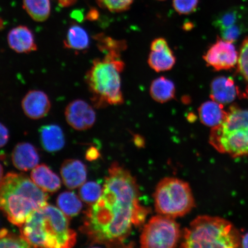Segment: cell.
Wrapping results in <instances>:
<instances>
[{
    "mask_svg": "<svg viewBox=\"0 0 248 248\" xmlns=\"http://www.w3.org/2000/svg\"><path fill=\"white\" fill-rule=\"evenodd\" d=\"M137 183L128 170L114 163L108 170L100 199L86 212L82 231L92 244L120 247L133 225L145 221L148 211L139 204Z\"/></svg>",
    "mask_w": 248,
    "mask_h": 248,
    "instance_id": "1",
    "label": "cell"
},
{
    "mask_svg": "<svg viewBox=\"0 0 248 248\" xmlns=\"http://www.w3.org/2000/svg\"><path fill=\"white\" fill-rule=\"evenodd\" d=\"M48 200L46 192L23 173H8L0 184V210L18 227L46 206Z\"/></svg>",
    "mask_w": 248,
    "mask_h": 248,
    "instance_id": "2",
    "label": "cell"
},
{
    "mask_svg": "<svg viewBox=\"0 0 248 248\" xmlns=\"http://www.w3.org/2000/svg\"><path fill=\"white\" fill-rule=\"evenodd\" d=\"M19 228L31 247L69 248L76 244L77 234L70 228L68 217L48 204L35 211Z\"/></svg>",
    "mask_w": 248,
    "mask_h": 248,
    "instance_id": "3",
    "label": "cell"
},
{
    "mask_svg": "<svg viewBox=\"0 0 248 248\" xmlns=\"http://www.w3.org/2000/svg\"><path fill=\"white\" fill-rule=\"evenodd\" d=\"M124 69L125 63L121 56L106 54L93 61L85 80L95 108L124 103L121 74Z\"/></svg>",
    "mask_w": 248,
    "mask_h": 248,
    "instance_id": "4",
    "label": "cell"
},
{
    "mask_svg": "<svg viewBox=\"0 0 248 248\" xmlns=\"http://www.w3.org/2000/svg\"><path fill=\"white\" fill-rule=\"evenodd\" d=\"M241 235L231 222L218 217L198 216L186 229L183 248L240 247Z\"/></svg>",
    "mask_w": 248,
    "mask_h": 248,
    "instance_id": "5",
    "label": "cell"
},
{
    "mask_svg": "<svg viewBox=\"0 0 248 248\" xmlns=\"http://www.w3.org/2000/svg\"><path fill=\"white\" fill-rule=\"evenodd\" d=\"M209 142L220 153L248 156V110L232 107L223 122L212 128Z\"/></svg>",
    "mask_w": 248,
    "mask_h": 248,
    "instance_id": "6",
    "label": "cell"
},
{
    "mask_svg": "<svg viewBox=\"0 0 248 248\" xmlns=\"http://www.w3.org/2000/svg\"><path fill=\"white\" fill-rule=\"evenodd\" d=\"M154 199L157 212L173 218L187 215L195 206L190 186L176 178L162 180L157 186Z\"/></svg>",
    "mask_w": 248,
    "mask_h": 248,
    "instance_id": "7",
    "label": "cell"
},
{
    "mask_svg": "<svg viewBox=\"0 0 248 248\" xmlns=\"http://www.w3.org/2000/svg\"><path fill=\"white\" fill-rule=\"evenodd\" d=\"M181 235L179 225L174 218L163 215L155 216L144 226L140 237L141 247L174 248Z\"/></svg>",
    "mask_w": 248,
    "mask_h": 248,
    "instance_id": "8",
    "label": "cell"
},
{
    "mask_svg": "<svg viewBox=\"0 0 248 248\" xmlns=\"http://www.w3.org/2000/svg\"><path fill=\"white\" fill-rule=\"evenodd\" d=\"M214 25L221 38L234 43L248 31V14L244 8L232 7L217 16Z\"/></svg>",
    "mask_w": 248,
    "mask_h": 248,
    "instance_id": "9",
    "label": "cell"
},
{
    "mask_svg": "<svg viewBox=\"0 0 248 248\" xmlns=\"http://www.w3.org/2000/svg\"><path fill=\"white\" fill-rule=\"evenodd\" d=\"M207 66L216 71L232 69L238 63V53L233 43L218 36L203 57Z\"/></svg>",
    "mask_w": 248,
    "mask_h": 248,
    "instance_id": "10",
    "label": "cell"
},
{
    "mask_svg": "<svg viewBox=\"0 0 248 248\" xmlns=\"http://www.w3.org/2000/svg\"><path fill=\"white\" fill-rule=\"evenodd\" d=\"M68 124L78 131L91 128L96 121V114L91 105L82 100H76L68 104L65 109Z\"/></svg>",
    "mask_w": 248,
    "mask_h": 248,
    "instance_id": "11",
    "label": "cell"
},
{
    "mask_svg": "<svg viewBox=\"0 0 248 248\" xmlns=\"http://www.w3.org/2000/svg\"><path fill=\"white\" fill-rule=\"evenodd\" d=\"M176 63V58L167 40L163 38L155 39L151 43V52L148 63L156 72L172 69Z\"/></svg>",
    "mask_w": 248,
    "mask_h": 248,
    "instance_id": "12",
    "label": "cell"
},
{
    "mask_svg": "<svg viewBox=\"0 0 248 248\" xmlns=\"http://www.w3.org/2000/svg\"><path fill=\"white\" fill-rule=\"evenodd\" d=\"M24 113L32 120H39L47 115L51 107V101L46 93L41 91H29L21 101Z\"/></svg>",
    "mask_w": 248,
    "mask_h": 248,
    "instance_id": "13",
    "label": "cell"
},
{
    "mask_svg": "<svg viewBox=\"0 0 248 248\" xmlns=\"http://www.w3.org/2000/svg\"><path fill=\"white\" fill-rule=\"evenodd\" d=\"M7 40L10 48L17 53L28 54L38 49L35 36L32 31L26 26L14 28L9 31Z\"/></svg>",
    "mask_w": 248,
    "mask_h": 248,
    "instance_id": "14",
    "label": "cell"
},
{
    "mask_svg": "<svg viewBox=\"0 0 248 248\" xmlns=\"http://www.w3.org/2000/svg\"><path fill=\"white\" fill-rule=\"evenodd\" d=\"M61 173L64 184L71 190L80 187L86 181V167L79 160H65L62 164Z\"/></svg>",
    "mask_w": 248,
    "mask_h": 248,
    "instance_id": "15",
    "label": "cell"
},
{
    "mask_svg": "<svg viewBox=\"0 0 248 248\" xmlns=\"http://www.w3.org/2000/svg\"><path fill=\"white\" fill-rule=\"evenodd\" d=\"M14 166L18 170L28 171L38 165L40 157L38 150L29 142L16 145L12 154Z\"/></svg>",
    "mask_w": 248,
    "mask_h": 248,
    "instance_id": "16",
    "label": "cell"
},
{
    "mask_svg": "<svg viewBox=\"0 0 248 248\" xmlns=\"http://www.w3.org/2000/svg\"><path fill=\"white\" fill-rule=\"evenodd\" d=\"M237 93V88L231 78L217 77L211 83L210 98L219 104L231 103L236 98Z\"/></svg>",
    "mask_w": 248,
    "mask_h": 248,
    "instance_id": "17",
    "label": "cell"
},
{
    "mask_svg": "<svg viewBox=\"0 0 248 248\" xmlns=\"http://www.w3.org/2000/svg\"><path fill=\"white\" fill-rule=\"evenodd\" d=\"M31 178L36 185L46 193H54L61 187L60 177L46 164H40L33 169Z\"/></svg>",
    "mask_w": 248,
    "mask_h": 248,
    "instance_id": "18",
    "label": "cell"
},
{
    "mask_svg": "<svg viewBox=\"0 0 248 248\" xmlns=\"http://www.w3.org/2000/svg\"><path fill=\"white\" fill-rule=\"evenodd\" d=\"M42 146L48 153H57L63 148L65 138L63 131L60 126L49 124L40 127L39 130Z\"/></svg>",
    "mask_w": 248,
    "mask_h": 248,
    "instance_id": "19",
    "label": "cell"
},
{
    "mask_svg": "<svg viewBox=\"0 0 248 248\" xmlns=\"http://www.w3.org/2000/svg\"><path fill=\"white\" fill-rule=\"evenodd\" d=\"M222 105L213 100L202 104L198 108L201 123L212 128L220 125L228 113V111L224 110Z\"/></svg>",
    "mask_w": 248,
    "mask_h": 248,
    "instance_id": "20",
    "label": "cell"
},
{
    "mask_svg": "<svg viewBox=\"0 0 248 248\" xmlns=\"http://www.w3.org/2000/svg\"><path fill=\"white\" fill-rule=\"evenodd\" d=\"M150 92L154 100L163 104L174 99L176 88L171 80L160 77L152 82Z\"/></svg>",
    "mask_w": 248,
    "mask_h": 248,
    "instance_id": "21",
    "label": "cell"
},
{
    "mask_svg": "<svg viewBox=\"0 0 248 248\" xmlns=\"http://www.w3.org/2000/svg\"><path fill=\"white\" fill-rule=\"evenodd\" d=\"M63 43L66 48L76 51L86 50L90 46V38L88 32L83 27L73 24L68 30Z\"/></svg>",
    "mask_w": 248,
    "mask_h": 248,
    "instance_id": "22",
    "label": "cell"
},
{
    "mask_svg": "<svg viewBox=\"0 0 248 248\" xmlns=\"http://www.w3.org/2000/svg\"><path fill=\"white\" fill-rule=\"evenodd\" d=\"M57 205L68 218H73L79 215L82 209V203L75 193L65 191L59 195Z\"/></svg>",
    "mask_w": 248,
    "mask_h": 248,
    "instance_id": "23",
    "label": "cell"
},
{
    "mask_svg": "<svg viewBox=\"0 0 248 248\" xmlns=\"http://www.w3.org/2000/svg\"><path fill=\"white\" fill-rule=\"evenodd\" d=\"M23 8L33 20L43 22L51 14L49 0H23Z\"/></svg>",
    "mask_w": 248,
    "mask_h": 248,
    "instance_id": "24",
    "label": "cell"
},
{
    "mask_svg": "<svg viewBox=\"0 0 248 248\" xmlns=\"http://www.w3.org/2000/svg\"><path fill=\"white\" fill-rule=\"evenodd\" d=\"M97 46L100 51L105 55H120L125 50L127 45L124 40H118L111 38L104 33L97 34L94 36Z\"/></svg>",
    "mask_w": 248,
    "mask_h": 248,
    "instance_id": "25",
    "label": "cell"
},
{
    "mask_svg": "<svg viewBox=\"0 0 248 248\" xmlns=\"http://www.w3.org/2000/svg\"><path fill=\"white\" fill-rule=\"evenodd\" d=\"M103 192V187L95 182H89L80 186L79 195L85 203L93 204L100 199Z\"/></svg>",
    "mask_w": 248,
    "mask_h": 248,
    "instance_id": "26",
    "label": "cell"
},
{
    "mask_svg": "<svg viewBox=\"0 0 248 248\" xmlns=\"http://www.w3.org/2000/svg\"><path fill=\"white\" fill-rule=\"evenodd\" d=\"M31 247L30 245L21 236L13 233L8 229L0 231V248H24Z\"/></svg>",
    "mask_w": 248,
    "mask_h": 248,
    "instance_id": "27",
    "label": "cell"
},
{
    "mask_svg": "<svg viewBox=\"0 0 248 248\" xmlns=\"http://www.w3.org/2000/svg\"><path fill=\"white\" fill-rule=\"evenodd\" d=\"M135 0H97L101 8L111 12H122L128 10Z\"/></svg>",
    "mask_w": 248,
    "mask_h": 248,
    "instance_id": "28",
    "label": "cell"
},
{
    "mask_svg": "<svg viewBox=\"0 0 248 248\" xmlns=\"http://www.w3.org/2000/svg\"><path fill=\"white\" fill-rule=\"evenodd\" d=\"M237 64L240 74L248 82V37L241 46Z\"/></svg>",
    "mask_w": 248,
    "mask_h": 248,
    "instance_id": "29",
    "label": "cell"
},
{
    "mask_svg": "<svg viewBox=\"0 0 248 248\" xmlns=\"http://www.w3.org/2000/svg\"><path fill=\"white\" fill-rule=\"evenodd\" d=\"M199 0H172L175 11L180 15H190L197 10Z\"/></svg>",
    "mask_w": 248,
    "mask_h": 248,
    "instance_id": "30",
    "label": "cell"
},
{
    "mask_svg": "<svg viewBox=\"0 0 248 248\" xmlns=\"http://www.w3.org/2000/svg\"><path fill=\"white\" fill-rule=\"evenodd\" d=\"M9 138V133L7 127L0 123V148L7 144Z\"/></svg>",
    "mask_w": 248,
    "mask_h": 248,
    "instance_id": "31",
    "label": "cell"
},
{
    "mask_svg": "<svg viewBox=\"0 0 248 248\" xmlns=\"http://www.w3.org/2000/svg\"><path fill=\"white\" fill-rule=\"evenodd\" d=\"M59 4L62 7H69L73 5L77 0H57Z\"/></svg>",
    "mask_w": 248,
    "mask_h": 248,
    "instance_id": "32",
    "label": "cell"
},
{
    "mask_svg": "<svg viewBox=\"0 0 248 248\" xmlns=\"http://www.w3.org/2000/svg\"><path fill=\"white\" fill-rule=\"evenodd\" d=\"M97 156V152L95 149L92 148L89 150L87 153V158L88 159L92 160L95 159Z\"/></svg>",
    "mask_w": 248,
    "mask_h": 248,
    "instance_id": "33",
    "label": "cell"
},
{
    "mask_svg": "<svg viewBox=\"0 0 248 248\" xmlns=\"http://www.w3.org/2000/svg\"><path fill=\"white\" fill-rule=\"evenodd\" d=\"M240 247L248 248V232L241 236Z\"/></svg>",
    "mask_w": 248,
    "mask_h": 248,
    "instance_id": "34",
    "label": "cell"
},
{
    "mask_svg": "<svg viewBox=\"0 0 248 248\" xmlns=\"http://www.w3.org/2000/svg\"><path fill=\"white\" fill-rule=\"evenodd\" d=\"M3 173H4V170H3L1 164H0V184H1L3 178H4L3 177Z\"/></svg>",
    "mask_w": 248,
    "mask_h": 248,
    "instance_id": "35",
    "label": "cell"
},
{
    "mask_svg": "<svg viewBox=\"0 0 248 248\" xmlns=\"http://www.w3.org/2000/svg\"><path fill=\"white\" fill-rule=\"evenodd\" d=\"M4 20L2 19V18L0 17V31L4 29Z\"/></svg>",
    "mask_w": 248,
    "mask_h": 248,
    "instance_id": "36",
    "label": "cell"
},
{
    "mask_svg": "<svg viewBox=\"0 0 248 248\" xmlns=\"http://www.w3.org/2000/svg\"><path fill=\"white\" fill-rule=\"evenodd\" d=\"M157 1H166V0H157Z\"/></svg>",
    "mask_w": 248,
    "mask_h": 248,
    "instance_id": "37",
    "label": "cell"
}]
</instances>
